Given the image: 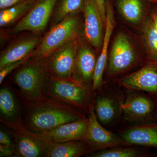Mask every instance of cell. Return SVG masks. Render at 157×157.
Masks as SVG:
<instances>
[{
    "mask_svg": "<svg viewBox=\"0 0 157 157\" xmlns=\"http://www.w3.org/2000/svg\"><path fill=\"white\" fill-rule=\"evenodd\" d=\"M147 60L140 34L119 22L111 38L104 80H118Z\"/></svg>",
    "mask_w": 157,
    "mask_h": 157,
    "instance_id": "cell-1",
    "label": "cell"
},
{
    "mask_svg": "<svg viewBox=\"0 0 157 157\" xmlns=\"http://www.w3.org/2000/svg\"><path fill=\"white\" fill-rule=\"evenodd\" d=\"M24 104V122L26 128L34 133L48 132L61 125L87 117L83 111L47 95Z\"/></svg>",
    "mask_w": 157,
    "mask_h": 157,
    "instance_id": "cell-2",
    "label": "cell"
},
{
    "mask_svg": "<svg viewBox=\"0 0 157 157\" xmlns=\"http://www.w3.org/2000/svg\"><path fill=\"white\" fill-rule=\"evenodd\" d=\"M124 88L118 80L107 81L94 92L93 106L98 121L113 132L123 128Z\"/></svg>",
    "mask_w": 157,
    "mask_h": 157,
    "instance_id": "cell-3",
    "label": "cell"
},
{
    "mask_svg": "<svg viewBox=\"0 0 157 157\" xmlns=\"http://www.w3.org/2000/svg\"><path fill=\"white\" fill-rule=\"evenodd\" d=\"M11 79L19 88L24 103L38 101L46 95L50 76L45 59L29 58L14 70Z\"/></svg>",
    "mask_w": 157,
    "mask_h": 157,
    "instance_id": "cell-4",
    "label": "cell"
},
{
    "mask_svg": "<svg viewBox=\"0 0 157 157\" xmlns=\"http://www.w3.org/2000/svg\"><path fill=\"white\" fill-rule=\"evenodd\" d=\"M124 89L123 128L157 123V98L141 91Z\"/></svg>",
    "mask_w": 157,
    "mask_h": 157,
    "instance_id": "cell-5",
    "label": "cell"
},
{
    "mask_svg": "<svg viewBox=\"0 0 157 157\" xmlns=\"http://www.w3.org/2000/svg\"><path fill=\"white\" fill-rule=\"evenodd\" d=\"M83 13L71 14L50 28L31 55L33 58H46L54 50L70 39L82 35Z\"/></svg>",
    "mask_w": 157,
    "mask_h": 157,
    "instance_id": "cell-6",
    "label": "cell"
},
{
    "mask_svg": "<svg viewBox=\"0 0 157 157\" xmlns=\"http://www.w3.org/2000/svg\"><path fill=\"white\" fill-rule=\"evenodd\" d=\"M50 76L46 95L87 114L94 98L92 86L83 84L74 79H62Z\"/></svg>",
    "mask_w": 157,
    "mask_h": 157,
    "instance_id": "cell-7",
    "label": "cell"
},
{
    "mask_svg": "<svg viewBox=\"0 0 157 157\" xmlns=\"http://www.w3.org/2000/svg\"><path fill=\"white\" fill-rule=\"evenodd\" d=\"M56 0H37L33 6L10 31L11 36L29 32L42 34L50 24Z\"/></svg>",
    "mask_w": 157,
    "mask_h": 157,
    "instance_id": "cell-8",
    "label": "cell"
},
{
    "mask_svg": "<svg viewBox=\"0 0 157 157\" xmlns=\"http://www.w3.org/2000/svg\"><path fill=\"white\" fill-rule=\"evenodd\" d=\"M78 36L59 46L45 59V67L50 76L62 79H73Z\"/></svg>",
    "mask_w": 157,
    "mask_h": 157,
    "instance_id": "cell-9",
    "label": "cell"
},
{
    "mask_svg": "<svg viewBox=\"0 0 157 157\" xmlns=\"http://www.w3.org/2000/svg\"><path fill=\"white\" fill-rule=\"evenodd\" d=\"M119 22L140 34L149 15V0H111Z\"/></svg>",
    "mask_w": 157,
    "mask_h": 157,
    "instance_id": "cell-10",
    "label": "cell"
},
{
    "mask_svg": "<svg viewBox=\"0 0 157 157\" xmlns=\"http://www.w3.org/2000/svg\"><path fill=\"white\" fill-rule=\"evenodd\" d=\"M99 56L97 51L82 35L77 38L73 79L92 86L93 77Z\"/></svg>",
    "mask_w": 157,
    "mask_h": 157,
    "instance_id": "cell-11",
    "label": "cell"
},
{
    "mask_svg": "<svg viewBox=\"0 0 157 157\" xmlns=\"http://www.w3.org/2000/svg\"><path fill=\"white\" fill-rule=\"evenodd\" d=\"M118 81L123 87L144 92L157 99V60H147L140 68Z\"/></svg>",
    "mask_w": 157,
    "mask_h": 157,
    "instance_id": "cell-12",
    "label": "cell"
},
{
    "mask_svg": "<svg viewBox=\"0 0 157 157\" xmlns=\"http://www.w3.org/2000/svg\"><path fill=\"white\" fill-rule=\"evenodd\" d=\"M88 125L85 141L94 151L121 146L129 145L117 133L104 128L98 121L92 104L87 114Z\"/></svg>",
    "mask_w": 157,
    "mask_h": 157,
    "instance_id": "cell-13",
    "label": "cell"
},
{
    "mask_svg": "<svg viewBox=\"0 0 157 157\" xmlns=\"http://www.w3.org/2000/svg\"><path fill=\"white\" fill-rule=\"evenodd\" d=\"M106 11L104 41L93 77L92 89L94 92L106 83L104 79V74L107 67L108 52L113 34L117 24L115 10L111 0H106Z\"/></svg>",
    "mask_w": 157,
    "mask_h": 157,
    "instance_id": "cell-14",
    "label": "cell"
},
{
    "mask_svg": "<svg viewBox=\"0 0 157 157\" xmlns=\"http://www.w3.org/2000/svg\"><path fill=\"white\" fill-rule=\"evenodd\" d=\"M82 13V36L99 55L104 41L105 24L94 0H86Z\"/></svg>",
    "mask_w": 157,
    "mask_h": 157,
    "instance_id": "cell-15",
    "label": "cell"
},
{
    "mask_svg": "<svg viewBox=\"0 0 157 157\" xmlns=\"http://www.w3.org/2000/svg\"><path fill=\"white\" fill-rule=\"evenodd\" d=\"M41 34H26L14 39L0 53V70L32 55L42 41Z\"/></svg>",
    "mask_w": 157,
    "mask_h": 157,
    "instance_id": "cell-16",
    "label": "cell"
},
{
    "mask_svg": "<svg viewBox=\"0 0 157 157\" xmlns=\"http://www.w3.org/2000/svg\"><path fill=\"white\" fill-rule=\"evenodd\" d=\"M0 112L1 123L13 132H22L26 128L19 100L8 86H3L0 90Z\"/></svg>",
    "mask_w": 157,
    "mask_h": 157,
    "instance_id": "cell-17",
    "label": "cell"
},
{
    "mask_svg": "<svg viewBox=\"0 0 157 157\" xmlns=\"http://www.w3.org/2000/svg\"><path fill=\"white\" fill-rule=\"evenodd\" d=\"M88 117L61 125L52 130L32 135L51 143H62L74 140L85 139L87 133Z\"/></svg>",
    "mask_w": 157,
    "mask_h": 157,
    "instance_id": "cell-18",
    "label": "cell"
},
{
    "mask_svg": "<svg viewBox=\"0 0 157 157\" xmlns=\"http://www.w3.org/2000/svg\"><path fill=\"white\" fill-rule=\"evenodd\" d=\"M13 132L16 150L14 157H45L51 142L34 136L27 128Z\"/></svg>",
    "mask_w": 157,
    "mask_h": 157,
    "instance_id": "cell-19",
    "label": "cell"
},
{
    "mask_svg": "<svg viewBox=\"0 0 157 157\" xmlns=\"http://www.w3.org/2000/svg\"><path fill=\"white\" fill-rule=\"evenodd\" d=\"M117 134L128 145L157 150V123L124 128Z\"/></svg>",
    "mask_w": 157,
    "mask_h": 157,
    "instance_id": "cell-20",
    "label": "cell"
},
{
    "mask_svg": "<svg viewBox=\"0 0 157 157\" xmlns=\"http://www.w3.org/2000/svg\"><path fill=\"white\" fill-rule=\"evenodd\" d=\"M94 151L90 144L83 140L62 143L51 142L46 157H79Z\"/></svg>",
    "mask_w": 157,
    "mask_h": 157,
    "instance_id": "cell-21",
    "label": "cell"
},
{
    "mask_svg": "<svg viewBox=\"0 0 157 157\" xmlns=\"http://www.w3.org/2000/svg\"><path fill=\"white\" fill-rule=\"evenodd\" d=\"M86 0H56L51 19L50 28L71 14L83 12Z\"/></svg>",
    "mask_w": 157,
    "mask_h": 157,
    "instance_id": "cell-22",
    "label": "cell"
},
{
    "mask_svg": "<svg viewBox=\"0 0 157 157\" xmlns=\"http://www.w3.org/2000/svg\"><path fill=\"white\" fill-rule=\"evenodd\" d=\"M147 147L137 145H125L98 150L90 154L92 157H147Z\"/></svg>",
    "mask_w": 157,
    "mask_h": 157,
    "instance_id": "cell-23",
    "label": "cell"
},
{
    "mask_svg": "<svg viewBox=\"0 0 157 157\" xmlns=\"http://www.w3.org/2000/svg\"><path fill=\"white\" fill-rule=\"evenodd\" d=\"M37 0H28L25 2L0 11V27L7 28L22 19L33 6Z\"/></svg>",
    "mask_w": 157,
    "mask_h": 157,
    "instance_id": "cell-24",
    "label": "cell"
},
{
    "mask_svg": "<svg viewBox=\"0 0 157 157\" xmlns=\"http://www.w3.org/2000/svg\"><path fill=\"white\" fill-rule=\"evenodd\" d=\"M140 34L147 60H157V29L150 15L147 18Z\"/></svg>",
    "mask_w": 157,
    "mask_h": 157,
    "instance_id": "cell-25",
    "label": "cell"
},
{
    "mask_svg": "<svg viewBox=\"0 0 157 157\" xmlns=\"http://www.w3.org/2000/svg\"><path fill=\"white\" fill-rule=\"evenodd\" d=\"M31 56L20 60L18 61L14 62L7 65L2 69L0 70V84H2L6 76L10 73H12V71H14L17 68L19 67L21 65L24 63Z\"/></svg>",
    "mask_w": 157,
    "mask_h": 157,
    "instance_id": "cell-26",
    "label": "cell"
},
{
    "mask_svg": "<svg viewBox=\"0 0 157 157\" xmlns=\"http://www.w3.org/2000/svg\"><path fill=\"white\" fill-rule=\"evenodd\" d=\"M15 144L12 145L0 144V157H14L15 155Z\"/></svg>",
    "mask_w": 157,
    "mask_h": 157,
    "instance_id": "cell-27",
    "label": "cell"
},
{
    "mask_svg": "<svg viewBox=\"0 0 157 157\" xmlns=\"http://www.w3.org/2000/svg\"><path fill=\"white\" fill-rule=\"evenodd\" d=\"M28 0H0V10L8 9Z\"/></svg>",
    "mask_w": 157,
    "mask_h": 157,
    "instance_id": "cell-28",
    "label": "cell"
},
{
    "mask_svg": "<svg viewBox=\"0 0 157 157\" xmlns=\"http://www.w3.org/2000/svg\"><path fill=\"white\" fill-rule=\"evenodd\" d=\"M104 23L106 24V0H94Z\"/></svg>",
    "mask_w": 157,
    "mask_h": 157,
    "instance_id": "cell-29",
    "label": "cell"
},
{
    "mask_svg": "<svg viewBox=\"0 0 157 157\" xmlns=\"http://www.w3.org/2000/svg\"><path fill=\"white\" fill-rule=\"evenodd\" d=\"M0 144L4 145H12L14 144L11 141L9 135L3 130L0 131Z\"/></svg>",
    "mask_w": 157,
    "mask_h": 157,
    "instance_id": "cell-30",
    "label": "cell"
},
{
    "mask_svg": "<svg viewBox=\"0 0 157 157\" xmlns=\"http://www.w3.org/2000/svg\"><path fill=\"white\" fill-rule=\"evenodd\" d=\"M149 15L151 17L153 20L154 21L155 25L157 29V13L154 10H153L151 8L150 12Z\"/></svg>",
    "mask_w": 157,
    "mask_h": 157,
    "instance_id": "cell-31",
    "label": "cell"
},
{
    "mask_svg": "<svg viewBox=\"0 0 157 157\" xmlns=\"http://www.w3.org/2000/svg\"><path fill=\"white\" fill-rule=\"evenodd\" d=\"M151 9L154 10L157 13V3L155 4H151Z\"/></svg>",
    "mask_w": 157,
    "mask_h": 157,
    "instance_id": "cell-32",
    "label": "cell"
},
{
    "mask_svg": "<svg viewBox=\"0 0 157 157\" xmlns=\"http://www.w3.org/2000/svg\"><path fill=\"white\" fill-rule=\"evenodd\" d=\"M151 4H155L157 3V0H149Z\"/></svg>",
    "mask_w": 157,
    "mask_h": 157,
    "instance_id": "cell-33",
    "label": "cell"
},
{
    "mask_svg": "<svg viewBox=\"0 0 157 157\" xmlns=\"http://www.w3.org/2000/svg\"><path fill=\"white\" fill-rule=\"evenodd\" d=\"M156 119H157V117H156Z\"/></svg>",
    "mask_w": 157,
    "mask_h": 157,
    "instance_id": "cell-34",
    "label": "cell"
}]
</instances>
